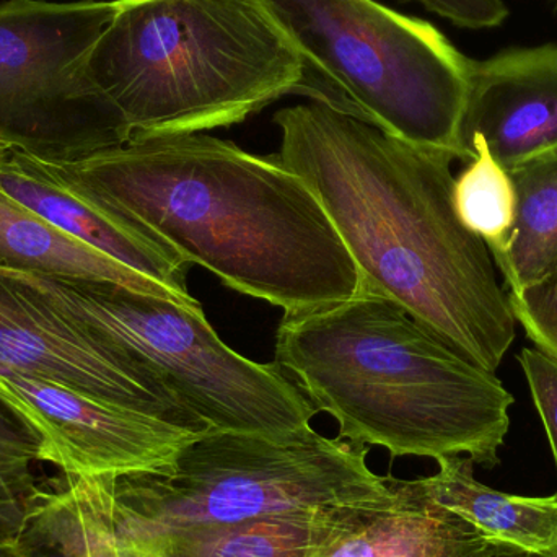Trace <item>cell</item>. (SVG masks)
<instances>
[{
  "instance_id": "3957f363",
  "label": "cell",
  "mask_w": 557,
  "mask_h": 557,
  "mask_svg": "<svg viewBox=\"0 0 557 557\" xmlns=\"http://www.w3.org/2000/svg\"><path fill=\"white\" fill-rule=\"evenodd\" d=\"M339 437L392 457L468 455L494 468L516 398L496 372L458 356L395 301L359 290L285 318L276 360Z\"/></svg>"
},
{
  "instance_id": "83f0119b",
  "label": "cell",
  "mask_w": 557,
  "mask_h": 557,
  "mask_svg": "<svg viewBox=\"0 0 557 557\" xmlns=\"http://www.w3.org/2000/svg\"><path fill=\"white\" fill-rule=\"evenodd\" d=\"M10 147L7 146L5 143H2V140H0V162H2L3 159H5L7 156H9V152H10Z\"/></svg>"
},
{
  "instance_id": "4316f807",
  "label": "cell",
  "mask_w": 557,
  "mask_h": 557,
  "mask_svg": "<svg viewBox=\"0 0 557 557\" xmlns=\"http://www.w3.org/2000/svg\"><path fill=\"white\" fill-rule=\"evenodd\" d=\"M0 557H29L20 543L2 542L0 540Z\"/></svg>"
},
{
  "instance_id": "f1b7e54d",
  "label": "cell",
  "mask_w": 557,
  "mask_h": 557,
  "mask_svg": "<svg viewBox=\"0 0 557 557\" xmlns=\"http://www.w3.org/2000/svg\"><path fill=\"white\" fill-rule=\"evenodd\" d=\"M556 3H557V0H556Z\"/></svg>"
},
{
  "instance_id": "484cf974",
  "label": "cell",
  "mask_w": 557,
  "mask_h": 557,
  "mask_svg": "<svg viewBox=\"0 0 557 557\" xmlns=\"http://www.w3.org/2000/svg\"><path fill=\"white\" fill-rule=\"evenodd\" d=\"M120 543L121 557H160L150 549L143 548V546L133 545V543Z\"/></svg>"
},
{
  "instance_id": "8fae6325",
  "label": "cell",
  "mask_w": 557,
  "mask_h": 557,
  "mask_svg": "<svg viewBox=\"0 0 557 557\" xmlns=\"http://www.w3.org/2000/svg\"><path fill=\"white\" fill-rule=\"evenodd\" d=\"M484 140L512 173L557 153V45L471 59L461 143Z\"/></svg>"
},
{
  "instance_id": "7402d4cb",
  "label": "cell",
  "mask_w": 557,
  "mask_h": 557,
  "mask_svg": "<svg viewBox=\"0 0 557 557\" xmlns=\"http://www.w3.org/2000/svg\"><path fill=\"white\" fill-rule=\"evenodd\" d=\"M519 363L548 435L557 470V363L529 347L520 352Z\"/></svg>"
},
{
  "instance_id": "5b68a950",
  "label": "cell",
  "mask_w": 557,
  "mask_h": 557,
  "mask_svg": "<svg viewBox=\"0 0 557 557\" xmlns=\"http://www.w3.org/2000/svg\"><path fill=\"white\" fill-rule=\"evenodd\" d=\"M367 454L369 447L313 428L282 438L208 431L169 473L91 481L117 542L144 543L175 530L393 499L395 478L373 473Z\"/></svg>"
},
{
  "instance_id": "d6986e66",
  "label": "cell",
  "mask_w": 557,
  "mask_h": 557,
  "mask_svg": "<svg viewBox=\"0 0 557 557\" xmlns=\"http://www.w3.org/2000/svg\"><path fill=\"white\" fill-rule=\"evenodd\" d=\"M468 149L473 160L455 178V211L461 224L494 255L503 250L516 222V185L510 173L491 156L483 139L471 140Z\"/></svg>"
},
{
  "instance_id": "4fadbf2b",
  "label": "cell",
  "mask_w": 557,
  "mask_h": 557,
  "mask_svg": "<svg viewBox=\"0 0 557 557\" xmlns=\"http://www.w3.org/2000/svg\"><path fill=\"white\" fill-rule=\"evenodd\" d=\"M386 503L370 504L311 557H461L484 536L432 503L416 480H395Z\"/></svg>"
},
{
  "instance_id": "e0dca14e",
  "label": "cell",
  "mask_w": 557,
  "mask_h": 557,
  "mask_svg": "<svg viewBox=\"0 0 557 557\" xmlns=\"http://www.w3.org/2000/svg\"><path fill=\"white\" fill-rule=\"evenodd\" d=\"M42 490L22 546L29 557H121L91 478L62 473Z\"/></svg>"
},
{
  "instance_id": "ba28073f",
  "label": "cell",
  "mask_w": 557,
  "mask_h": 557,
  "mask_svg": "<svg viewBox=\"0 0 557 557\" xmlns=\"http://www.w3.org/2000/svg\"><path fill=\"white\" fill-rule=\"evenodd\" d=\"M116 0L0 3V140L72 163L131 139L126 121L85 74Z\"/></svg>"
},
{
  "instance_id": "5bb4252c",
  "label": "cell",
  "mask_w": 557,
  "mask_h": 557,
  "mask_svg": "<svg viewBox=\"0 0 557 557\" xmlns=\"http://www.w3.org/2000/svg\"><path fill=\"white\" fill-rule=\"evenodd\" d=\"M437 463V473L416 480L432 503L467 520L487 539L557 557V494L522 497L491 490L474 478L470 457L455 455Z\"/></svg>"
},
{
  "instance_id": "d4e9b609",
  "label": "cell",
  "mask_w": 557,
  "mask_h": 557,
  "mask_svg": "<svg viewBox=\"0 0 557 557\" xmlns=\"http://www.w3.org/2000/svg\"><path fill=\"white\" fill-rule=\"evenodd\" d=\"M461 557H556L540 555V553L527 552L519 546L509 545V543L499 542V540L486 539L474 546L473 549Z\"/></svg>"
},
{
  "instance_id": "ac0fdd59",
  "label": "cell",
  "mask_w": 557,
  "mask_h": 557,
  "mask_svg": "<svg viewBox=\"0 0 557 557\" xmlns=\"http://www.w3.org/2000/svg\"><path fill=\"white\" fill-rule=\"evenodd\" d=\"M517 214L503 250L491 255L507 292L539 281L557 261V153L510 173Z\"/></svg>"
},
{
  "instance_id": "9a60e30c",
  "label": "cell",
  "mask_w": 557,
  "mask_h": 557,
  "mask_svg": "<svg viewBox=\"0 0 557 557\" xmlns=\"http://www.w3.org/2000/svg\"><path fill=\"white\" fill-rule=\"evenodd\" d=\"M367 506L307 509L232 525L175 530L133 545L160 557H311Z\"/></svg>"
},
{
  "instance_id": "44dd1931",
  "label": "cell",
  "mask_w": 557,
  "mask_h": 557,
  "mask_svg": "<svg viewBox=\"0 0 557 557\" xmlns=\"http://www.w3.org/2000/svg\"><path fill=\"white\" fill-rule=\"evenodd\" d=\"M41 486L32 467L0 468V540L22 545Z\"/></svg>"
},
{
  "instance_id": "2e32d148",
  "label": "cell",
  "mask_w": 557,
  "mask_h": 557,
  "mask_svg": "<svg viewBox=\"0 0 557 557\" xmlns=\"http://www.w3.org/2000/svg\"><path fill=\"white\" fill-rule=\"evenodd\" d=\"M0 270L111 282L140 294L156 295L180 304H199L182 300L159 282L143 276L59 231L3 191H0Z\"/></svg>"
},
{
  "instance_id": "ffe728a7",
  "label": "cell",
  "mask_w": 557,
  "mask_h": 557,
  "mask_svg": "<svg viewBox=\"0 0 557 557\" xmlns=\"http://www.w3.org/2000/svg\"><path fill=\"white\" fill-rule=\"evenodd\" d=\"M507 297L535 349L557 363V261L545 276L522 290L507 292Z\"/></svg>"
},
{
  "instance_id": "30bf717a",
  "label": "cell",
  "mask_w": 557,
  "mask_h": 557,
  "mask_svg": "<svg viewBox=\"0 0 557 557\" xmlns=\"http://www.w3.org/2000/svg\"><path fill=\"white\" fill-rule=\"evenodd\" d=\"M0 396L38 432L39 461L71 476L169 473L201 435L16 373L0 375Z\"/></svg>"
},
{
  "instance_id": "7a4b0ae2",
  "label": "cell",
  "mask_w": 557,
  "mask_h": 557,
  "mask_svg": "<svg viewBox=\"0 0 557 557\" xmlns=\"http://www.w3.org/2000/svg\"><path fill=\"white\" fill-rule=\"evenodd\" d=\"M51 163V162H49ZM82 195L284 317L341 304L360 273L310 186L277 156L206 133L133 136L51 163Z\"/></svg>"
},
{
  "instance_id": "7c38bea8",
  "label": "cell",
  "mask_w": 557,
  "mask_h": 557,
  "mask_svg": "<svg viewBox=\"0 0 557 557\" xmlns=\"http://www.w3.org/2000/svg\"><path fill=\"white\" fill-rule=\"evenodd\" d=\"M0 191L82 244L159 282L182 300L198 301L186 285L188 263L82 195L51 163L10 150L0 162Z\"/></svg>"
},
{
  "instance_id": "6da1fadb",
  "label": "cell",
  "mask_w": 557,
  "mask_h": 557,
  "mask_svg": "<svg viewBox=\"0 0 557 557\" xmlns=\"http://www.w3.org/2000/svg\"><path fill=\"white\" fill-rule=\"evenodd\" d=\"M274 123L278 160L323 206L360 290L395 301L458 356L496 372L517 321L490 248L455 211V157L324 101L284 108Z\"/></svg>"
},
{
  "instance_id": "8992f818",
  "label": "cell",
  "mask_w": 557,
  "mask_h": 557,
  "mask_svg": "<svg viewBox=\"0 0 557 557\" xmlns=\"http://www.w3.org/2000/svg\"><path fill=\"white\" fill-rule=\"evenodd\" d=\"M305 65V97L412 146L470 162L471 59L432 23L375 0H258Z\"/></svg>"
},
{
  "instance_id": "277c9868",
  "label": "cell",
  "mask_w": 557,
  "mask_h": 557,
  "mask_svg": "<svg viewBox=\"0 0 557 557\" xmlns=\"http://www.w3.org/2000/svg\"><path fill=\"white\" fill-rule=\"evenodd\" d=\"M85 74L133 136L244 123L305 95V65L258 0H116Z\"/></svg>"
},
{
  "instance_id": "cb8c5ba5",
  "label": "cell",
  "mask_w": 557,
  "mask_h": 557,
  "mask_svg": "<svg viewBox=\"0 0 557 557\" xmlns=\"http://www.w3.org/2000/svg\"><path fill=\"white\" fill-rule=\"evenodd\" d=\"M416 2L460 28H496L509 16V7L504 0H416Z\"/></svg>"
},
{
  "instance_id": "9c48e42d",
  "label": "cell",
  "mask_w": 557,
  "mask_h": 557,
  "mask_svg": "<svg viewBox=\"0 0 557 557\" xmlns=\"http://www.w3.org/2000/svg\"><path fill=\"white\" fill-rule=\"evenodd\" d=\"M16 373L205 434L209 429L127 354L88 334L0 270V375Z\"/></svg>"
},
{
  "instance_id": "52a82bcc",
  "label": "cell",
  "mask_w": 557,
  "mask_h": 557,
  "mask_svg": "<svg viewBox=\"0 0 557 557\" xmlns=\"http://www.w3.org/2000/svg\"><path fill=\"white\" fill-rule=\"evenodd\" d=\"M12 273L72 323L143 363L209 431L277 438L310 431L318 412L301 389L276 362L231 349L201 304L111 282Z\"/></svg>"
},
{
  "instance_id": "603a6c76",
  "label": "cell",
  "mask_w": 557,
  "mask_h": 557,
  "mask_svg": "<svg viewBox=\"0 0 557 557\" xmlns=\"http://www.w3.org/2000/svg\"><path fill=\"white\" fill-rule=\"evenodd\" d=\"M39 451L38 432L0 396V468L32 467L39 461Z\"/></svg>"
}]
</instances>
